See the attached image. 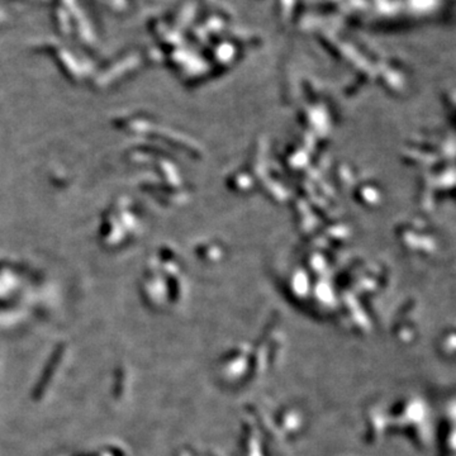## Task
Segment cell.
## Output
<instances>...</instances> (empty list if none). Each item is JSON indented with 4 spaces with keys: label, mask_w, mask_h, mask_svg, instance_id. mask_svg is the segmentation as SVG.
Returning a JSON list of instances; mask_svg holds the SVG:
<instances>
[]
</instances>
